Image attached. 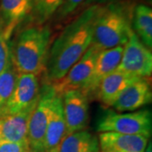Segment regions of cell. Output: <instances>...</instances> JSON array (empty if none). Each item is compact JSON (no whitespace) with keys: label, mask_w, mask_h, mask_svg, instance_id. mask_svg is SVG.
Masks as SVG:
<instances>
[{"label":"cell","mask_w":152,"mask_h":152,"mask_svg":"<svg viewBox=\"0 0 152 152\" xmlns=\"http://www.w3.org/2000/svg\"><path fill=\"white\" fill-rule=\"evenodd\" d=\"M101 8L102 5L86 8L51 44L44 71L46 82L52 84L62 79L90 48Z\"/></svg>","instance_id":"cell-1"},{"label":"cell","mask_w":152,"mask_h":152,"mask_svg":"<svg viewBox=\"0 0 152 152\" xmlns=\"http://www.w3.org/2000/svg\"><path fill=\"white\" fill-rule=\"evenodd\" d=\"M51 29L46 25H34L24 29L10 43V60L18 74L44 73L51 46Z\"/></svg>","instance_id":"cell-2"},{"label":"cell","mask_w":152,"mask_h":152,"mask_svg":"<svg viewBox=\"0 0 152 152\" xmlns=\"http://www.w3.org/2000/svg\"><path fill=\"white\" fill-rule=\"evenodd\" d=\"M133 31L128 5L121 2L102 5L93 29L91 46L99 50L124 46Z\"/></svg>","instance_id":"cell-3"},{"label":"cell","mask_w":152,"mask_h":152,"mask_svg":"<svg viewBox=\"0 0 152 152\" xmlns=\"http://www.w3.org/2000/svg\"><path fill=\"white\" fill-rule=\"evenodd\" d=\"M96 130L98 133L139 134L150 139L152 131L151 112L148 109L125 113L108 111L99 119Z\"/></svg>","instance_id":"cell-4"},{"label":"cell","mask_w":152,"mask_h":152,"mask_svg":"<svg viewBox=\"0 0 152 152\" xmlns=\"http://www.w3.org/2000/svg\"><path fill=\"white\" fill-rule=\"evenodd\" d=\"M55 93L52 84L48 82H45L40 88L37 102L28 124V143L30 149L34 151L44 152V140L50 106Z\"/></svg>","instance_id":"cell-5"},{"label":"cell","mask_w":152,"mask_h":152,"mask_svg":"<svg viewBox=\"0 0 152 152\" xmlns=\"http://www.w3.org/2000/svg\"><path fill=\"white\" fill-rule=\"evenodd\" d=\"M117 69L139 78L151 75V51L142 43L134 31L124 46L123 56Z\"/></svg>","instance_id":"cell-6"},{"label":"cell","mask_w":152,"mask_h":152,"mask_svg":"<svg viewBox=\"0 0 152 152\" xmlns=\"http://www.w3.org/2000/svg\"><path fill=\"white\" fill-rule=\"evenodd\" d=\"M100 51L102 50L91 45L80 60L71 67L65 75L59 80L52 83L55 92L62 95L70 90H80L84 91L91 80L95 62Z\"/></svg>","instance_id":"cell-7"},{"label":"cell","mask_w":152,"mask_h":152,"mask_svg":"<svg viewBox=\"0 0 152 152\" xmlns=\"http://www.w3.org/2000/svg\"><path fill=\"white\" fill-rule=\"evenodd\" d=\"M39 75L33 74H18L16 84L2 116L26 111L37 102L40 93Z\"/></svg>","instance_id":"cell-8"},{"label":"cell","mask_w":152,"mask_h":152,"mask_svg":"<svg viewBox=\"0 0 152 152\" xmlns=\"http://www.w3.org/2000/svg\"><path fill=\"white\" fill-rule=\"evenodd\" d=\"M60 96L63 101L67 135L86 129L89 123V97L87 95L80 90H70Z\"/></svg>","instance_id":"cell-9"},{"label":"cell","mask_w":152,"mask_h":152,"mask_svg":"<svg viewBox=\"0 0 152 152\" xmlns=\"http://www.w3.org/2000/svg\"><path fill=\"white\" fill-rule=\"evenodd\" d=\"M152 92L148 78H140L127 87L112 105L118 113L134 112L151 102Z\"/></svg>","instance_id":"cell-10"},{"label":"cell","mask_w":152,"mask_h":152,"mask_svg":"<svg viewBox=\"0 0 152 152\" xmlns=\"http://www.w3.org/2000/svg\"><path fill=\"white\" fill-rule=\"evenodd\" d=\"M67 135L62 96L55 93L49 111L44 140V152H58L61 142Z\"/></svg>","instance_id":"cell-11"},{"label":"cell","mask_w":152,"mask_h":152,"mask_svg":"<svg viewBox=\"0 0 152 152\" xmlns=\"http://www.w3.org/2000/svg\"><path fill=\"white\" fill-rule=\"evenodd\" d=\"M31 9L32 0H0V28L8 41Z\"/></svg>","instance_id":"cell-12"},{"label":"cell","mask_w":152,"mask_h":152,"mask_svg":"<svg viewBox=\"0 0 152 152\" xmlns=\"http://www.w3.org/2000/svg\"><path fill=\"white\" fill-rule=\"evenodd\" d=\"M123 52L124 46L100 51L95 62L91 80L85 91L82 92L87 95L88 97L89 96H94L100 82L118 69L123 56Z\"/></svg>","instance_id":"cell-13"},{"label":"cell","mask_w":152,"mask_h":152,"mask_svg":"<svg viewBox=\"0 0 152 152\" xmlns=\"http://www.w3.org/2000/svg\"><path fill=\"white\" fill-rule=\"evenodd\" d=\"M97 137L100 149L110 152H145L149 143V138L139 134L102 132Z\"/></svg>","instance_id":"cell-14"},{"label":"cell","mask_w":152,"mask_h":152,"mask_svg":"<svg viewBox=\"0 0 152 152\" xmlns=\"http://www.w3.org/2000/svg\"><path fill=\"white\" fill-rule=\"evenodd\" d=\"M139 79L140 78L116 69L100 82L94 96L103 105L112 107L120 94Z\"/></svg>","instance_id":"cell-15"},{"label":"cell","mask_w":152,"mask_h":152,"mask_svg":"<svg viewBox=\"0 0 152 152\" xmlns=\"http://www.w3.org/2000/svg\"><path fill=\"white\" fill-rule=\"evenodd\" d=\"M36 105L20 113L0 117V141L28 140V124Z\"/></svg>","instance_id":"cell-16"},{"label":"cell","mask_w":152,"mask_h":152,"mask_svg":"<svg viewBox=\"0 0 152 152\" xmlns=\"http://www.w3.org/2000/svg\"><path fill=\"white\" fill-rule=\"evenodd\" d=\"M58 152H101L98 137L87 129L65 136Z\"/></svg>","instance_id":"cell-17"},{"label":"cell","mask_w":152,"mask_h":152,"mask_svg":"<svg viewBox=\"0 0 152 152\" xmlns=\"http://www.w3.org/2000/svg\"><path fill=\"white\" fill-rule=\"evenodd\" d=\"M134 32L142 43L149 49L152 47V10L145 4H139L134 8L133 16Z\"/></svg>","instance_id":"cell-18"},{"label":"cell","mask_w":152,"mask_h":152,"mask_svg":"<svg viewBox=\"0 0 152 152\" xmlns=\"http://www.w3.org/2000/svg\"><path fill=\"white\" fill-rule=\"evenodd\" d=\"M64 0H32L31 18L34 25H45L57 13Z\"/></svg>","instance_id":"cell-19"},{"label":"cell","mask_w":152,"mask_h":152,"mask_svg":"<svg viewBox=\"0 0 152 152\" xmlns=\"http://www.w3.org/2000/svg\"><path fill=\"white\" fill-rule=\"evenodd\" d=\"M18 73L10 60L5 69L0 74V116L12 96L16 84Z\"/></svg>","instance_id":"cell-20"},{"label":"cell","mask_w":152,"mask_h":152,"mask_svg":"<svg viewBox=\"0 0 152 152\" xmlns=\"http://www.w3.org/2000/svg\"><path fill=\"white\" fill-rule=\"evenodd\" d=\"M10 60V42L4 37V33L0 28V74L5 69Z\"/></svg>","instance_id":"cell-21"},{"label":"cell","mask_w":152,"mask_h":152,"mask_svg":"<svg viewBox=\"0 0 152 152\" xmlns=\"http://www.w3.org/2000/svg\"><path fill=\"white\" fill-rule=\"evenodd\" d=\"M85 2V0H64L63 4L57 11V17L58 20H63L69 16Z\"/></svg>","instance_id":"cell-22"},{"label":"cell","mask_w":152,"mask_h":152,"mask_svg":"<svg viewBox=\"0 0 152 152\" xmlns=\"http://www.w3.org/2000/svg\"><path fill=\"white\" fill-rule=\"evenodd\" d=\"M30 150L28 140L23 142L0 141V152H28Z\"/></svg>","instance_id":"cell-23"},{"label":"cell","mask_w":152,"mask_h":152,"mask_svg":"<svg viewBox=\"0 0 152 152\" xmlns=\"http://www.w3.org/2000/svg\"><path fill=\"white\" fill-rule=\"evenodd\" d=\"M120 1L122 0H85V2L81 5L84 6L85 8H87L89 6L104 5L107 4H112V3H116V2H120Z\"/></svg>","instance_id":"cell-24"},{"label":"cell","mask_w":152,"mask_h":152,"mask_svg":"<svg viewBox=\"0 0 152 152\" xmlns=\"http://www.w3.org/2000/svg\"><path fill=\"white\" fill-rule=\"evenodd\" d=\"M145 152H152V144L151 141L148 143L146 149H145Z\"/></svg>","instance_id":"cell-25"},{"label":"cell","mask_w":152,"mask_h":152,"mask_svg":"<svg viewBox=\"0 0 152 152\" xmlns=\"http://www.w3.org/2000/svg\"><path fill=\"white\" fill-rule=\"evenodd\" d=\"M28 152H37V151H32V150H30Z\"/></svg>","instance_id":"cell-26"},{"label":"cell","mask_w":152,"mask_h":152,"mask_svg":"<svg viewBox=\"0 0 152 152\" xmlns=\"http://www.w3.org/2000/svg\"><path fill=\"white\" fill-rule=\"evenodd\" d=\"M101 152H110V151H102V150H101Z\"/></svg>","instance_id":"cell-27"}]
</instances>
